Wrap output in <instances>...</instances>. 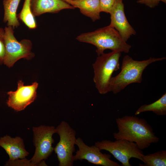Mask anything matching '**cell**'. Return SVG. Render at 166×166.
Masks as SVG:
<instances>
[{"label": "cell", "mask_w": 166, "mask_h": 166, "mask_svg": "<svg viewBox=\"0 0 166 166\" xmlns=\"http://www.w3.org/2000/svg\"><path fill=\"white\" fill-rule=\"evenodd\" d=\"M116 122L118 131L113 133L115 140L134 142L141 150L159 141L152 128L144 118L127 115L116 118Z\"/></svg>", "instance_id": "6da1fadb"}, {"label": "cell", "mask_w": 166, "mask_h": 166, "mask_svg": "<svg viewBox=\"0 0 166 166\" xmlns=\"http://www.w3.org/2000/svg\"><path fill=\"white\" fill-rule=\"evenodd\" d=\"M76 39L80 42L95 46L98 56L104 53L107 49L127 53L131 47L118 32L110 25L92 32L81 34Z\"/></svg>", "instance_id": "7a4b0ae2"}, {"label": "cell", "mask_w": 166, "mask_h": 166, "mask_svg": "<svg viewBox=\"0 0 166 166\" xmlns=\"http://www.w3.org/2000/svg\"><path fill=\"white\" fill-rule=\"evenodd\" d=\"M150 57L146 60L139 61L134 60L128 55L123 57L120 72L116 76L112 77L110 81L109 91L117 94L128 85L134 83H141L143 72L146 68L153 62L165 59Z\"/></svg>", "instance_id": "3957f363"}, {"label": "cell", "mask_w": 166, "mask_h": 166, "mask_svg": "<svg viewBox=\"0 0 166 166\" xmlns=\"http://www.w3.org/2000/svg\"><path fill=\"white\" fill-rule=\"evenodd\" d=\"M121 53L115 51L103 53L98 56L93 64V81L99 93L104 94L109 92V86L113 73L120 67Z\"/></svg>", "instance_id": "277c9868"}, {"label": "cell", "mask_w": 166, "mask_h": 166, "mask_svg": "<svg viewBox=\"0 0 166 166\" xmlns=\"http://www.w3.org/2000/svg\"><path fill=\"white\" fill-rule=\"evenodd\" d=\"M4 29L5 53L3 64L10 68L21 59L28 60L34 56L31 52L32 44L30 40L23 39L19 42L14 36L12 26H7Z\"/></svg>", "instance_id": "5b68a950"}, {"label": "cell", "mask_w": 166, "mask_h": 166, "mask_svg": "<svg viewBox=\"0 0 166 166\" xmlns=\"http://www.w3.org/2000/svg\"><path fill=\"white\" fill-rule=\"evenodd\" d=\"M56 133L59 136L60 140L54 151L57 155L59 166L73 165V153L75 151L76 131L69 124L62 121L55 128Z\"/></svg>", "instance_id": "8992f818"}, {"label": "cell", "mask_w": 166, "mask_h": 166, "mask_svg": "<svg viewBox=\"0 0 166 166\" xmlns=\"http://www.w3.org/2000/svg\"><path fill=\"white\" fill-rule=\"evenodd\" d=\"M32 130L35 151L30 160L34 166H47L44 160L47 159L54 151L53 136L56 133L55 128L53 126L41 125L33 127Z\"/></svg>", "instance_id": "52a82bcc"}, {"label": "cell", "mask_w": 166, "mask_h": 166, "mask_svg": "<svg viewBox=\"0 0 166 166\" xmlns=\"http://www.w3.org/2000/svg\"><path fill=\"white\" fill-rule=\"evenodd\" d=\"M94 145L101 150L109 152L121 163L122 166H132L129 161L132 158L142 161L144 153L134 142L124 140H116L114 141L105 140L96 142Z\"/></svg>", "instance_id": "ba28073f"}, {"label": "cell", "mask_w": 166, "mask_h": 166, "mask_svg": "<svg viewBox=\"0 0 166 166\" xmlns=\"http://www.w3.org/2000/svg\"><path fill=\"white\" fill-rule=\"evenodd\" d=\"M75 144L78 148L75 155L74 161L85 160L89 163L103 166H120L118 163L111 159V155L101 152L95 145L89 146L80 137L76 139Z\"/></svg>", "instance_id": "9c48e42d"}, {"label": "cell", "mask_w": 166, "mask_h": 166, "mask_svg": "<svg viewBox=\"0 0 166 166\" xmlns=\"http://www.w3.org/2000/svg\"><path fill=\"white\" fill-rule=\"evenodd\" d=\"M38 85V83L34 82L31 85H25L22 80L18 81L17 89L7 93L8 107L17 112L24 110L36 98Z\"/></svg>", "instance_id": "30bf717a"}, {"label": "cell", "mask_w": 166, "mask_h": 166, "mask_svg": "<svg viewBox=\"0 0 166 166\" xmlns=\"http://www.w3.org/2000/svg\"><path fill=\"white\" fill-rule=\"evenodd\" d=\"M123 0H117L110 13V25L113 27L126 42L136 32L128 21Z\"/></svg>", "instance_id": "8fae6325"}, {"label": "cell", "mask_w": 166, "mask_h": 166, "mask_svg": "<svg viewBox=\"0 0 166 166\" xmlns=\"http://www.w3.org/2000/svg\"><path fill=\"white\" fill-rule=\"evenodd\" d=\"M0 146L8 155L9 161L25 158L29 154L25 148L23 140L19 136L14 138L6 135L0 137Z\"/></svg>", "instance_id": "7c38bea8"}, {"label": "cell", "mask_w": 166, "mask_h": 166, "mask_svg": "<svg viewBox=\"0 0 166 166\" xmlns=\"http://www.w3.org/2000/svg\"><path fill=\"white\" fill-rule=\"evenodd\" d=\"M30 7L34 17L45 13H57L64 9L75 8L62 0H30Z\"/></svg>", "instance_id": "4fadbf2b"}, {"label": "cell", "mask_w": 166, "mask_h": 166, "mask_svg": "<svg viewBox=\"0 0 166 166\" xmlns=\"http://www.w3.org/2000/svg\"><path fill=\"white\" fill-rule=\"evenodd\" d=\"M74 7L79 9L81 13L94 22L101 18V12L99 0H73Z\"/></svg>", "instance_id": "5bb4252c"}, {"label": "cell", "mask_w": 166, "mask_h": 166, "mask_svg": "<svg viewBox=\"0 0 166 166\" xmlns=\"http://www.w3.org/2000/svg\"><path fill=\"white\" fill-rule=\"evenodd\" d=\"M21 0H3L4 9L3 21L7 26L14 29L18 28L20 23L17 16V10Z\"/></svg>", "instance_id": "9a60e30c"}, {"label": "cell", "mask_w": 166, "mask_h": 166, "mask_svg": "<svg viewBox=\"0 0 166 166\" xmlns=\"http://www.w3.org/2000/svg\"><path fill=\"white\" fill-rule=\"evenodd\" d=\"M152 111L159 116L166 115V93L164 94L160 98L149 104L141 105L136 111L135 114L137 115L142 113Z\"/></svg>", "instance_id": "2e32d148"}, {"label": "cell", "mask_w": 166, "mask_h": 166, "mask_svg": "<svg viewBox=\"0 0 166 166\" xmlns=\"http://www.w3.org/2000/svg\"><path fill=\"white\" fill-rule=\"evenodd\" d=\"M17 16L29 29L37 28V24L31 8L30 0H24L22 9Z\"/></svg>", "instance_id": "e0dca14e"}, {"label": "cell", "mask_w": 166, "mask_h": 166, "mask_svg": "<svg viewBox=\"0 0 166 166\" xmlns=\"http://www.w3.org/2000/svg\"><path fill=\"white\" fill-rule=\"evenodd\" d=\"M142 159L144 164H140V166H166V151L162 150L152 154H144Z\"/></svg>", "instance_id": "ac0fdd59"}, {"label": "cell", "mask_w": 166, "mask_h": 166, "mask_svg": "<svg viewBox=\"0 0 166 166\" xmlns=\"http://www.w3.org/2000/svg\"><path fill=\"white\" fill-rule=\"evenodd\" d=\"M5 30L4 28L0 27V65L3 63L5 53Z\"/></svg>", "instance_id": "d6986e66"}, {"label": "cell", "mask_w": 166, "mask_h": 166, "mask_svg": "<svg viewBox=\"0 0 166 166\" xmlns=\"http://www.w3.org/2000/svg\"><path fill=\"white\" fill-rule=\"evenodd\" d=\"M117 0H99L101 12L109 14Z\"/></svg>", "instance_id": "ffe728a7"}, {"label": "cell", "mask_w": 166, "mask_h": 166, "mask_svg": "<svg viewBox=\"0 0 166 166\" xmlns=\"http://www.w3.org/2000/svg\"><path fill=\"white\" fill-rule=\"evenodd\" d=\"M160 0H137L138 3L144 5L150 8H154L157 6Z\"/></svg>", "instance_id": "44dd1931"}, {"label": "cell", "mask_w": 166, "mask_h": 166, "mask_svg": "<svg viewBox=\"0 0 166 166\" xmlns=\"http://www.w3.org/2000/svg\"><path fill=\"white\" fill-rule=\"evenodd\" d=\"M74 7L75 2L73 0H62Z\"/></svg>", "instance_id": "7402d4cb"}, {"label": "cell", "mask_w": 166, "mask_h": 166, "mask_svg": "<svg viewBox=\"0 0 166 166\" xmlns=\"http://www.w3.org/2000/svg\"><path fill=\"white\" fill-rule=\"evenodd\" d=\"M160 1L163 2L166 4V0H160Z\"/></svg>", "instance_id": "603a6c76"}]
</instances>
